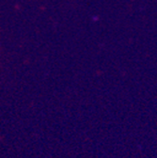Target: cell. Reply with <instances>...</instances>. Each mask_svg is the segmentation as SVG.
Returning <instances> with one entry per match:
<instances>
[{"label": "cell", "mask_w": 157, "mask_h": 158, "mask_svg": "<svg viewBox=\"0 0 157 158\" xmlns=\"http://www.w3.org/2000/svg\"><path fill=\"white\" fill-rule=\"evenodd\" d=\"M92 20H93V21H98V17L97 16H93L92 17Z\"/></svg>", "instance_id": "cell-1"}]
</instances>
